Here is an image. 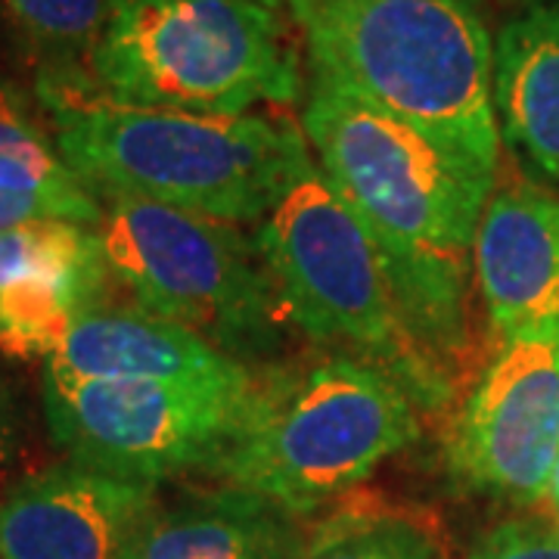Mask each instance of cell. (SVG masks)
Wrapping results in <instances>:
<instances>
[{"label":"cell","instance_id":"obj_23","mask_svg":"<svg viewBox=\"0 0 559 559\" xmlns=\"http://www.w3.org/2000/svg\"><path fill=\"white\" fill-rule=\"evenodd\" d=\"M261 3H267V7H280V0H261Z\"/></svg>","mask_w":559,"mask_h":559},{"label":"cell","instance_id":"obj_14","mask_svg":"<svg viewBox=\"0 0 559 559\" xmlns=\"http://www.w3.org/2000/svg\"><path fill=\"white\" fill-rule=\"evenodd\" d=\"M500 140L559 193V0L513 16L495 40Z\"/></svg>","mask_w":559,"mask_h":559},{"label":"cell","instance_id":"obj_4","mask_svg":"<svg viewBox=\"0 0 559 559\" xmlns=\"http://www.w3.org/2000/svg\"><path fill=\"white\" fill-rule=\"evenodd\" d=\"M417 399L385 370L326 355L255 377L240 429L212 473L308 516L419 439Z\"/></svg>","mask_w":559,"mask_h":559},{"label":"cell","instance_id":"obj_20","mask_svg":"<svg viewBox=\"0 0 559 559\" xmlns=\"http://www.w3.org/2000/svg\"><path fill=\"white\" fill-rule=\"evenodd\" d=\"M40 138L44 131L38 128V121L32 119L25 97L16 87L0 81V153Z\"/></svg>","mask_w":559,"mask_h":559},{"label":"cell","instance_id":"obj_1","mask_svg":"<svg viewBox=\"0 0 559 559\" xmlns=\"http://www.w3.org/2000/svg\"><path fill=\"white\" fill-rule=\"evenodd\" d=\"M301 131L377 246L411 340L448 373L469 342L466 277L498 175L314 69Z\"/></svg>","mask_w":559,"mask_h":559},{"label":"cell","instance_id":"obj_2","mask_svg":"<svg viewBox=\"0 0 559 559\" xmlns=\"http://www.w3.org/2000/svg\"><path fill=\"white\" fill-rule=\"evenodd\" d=\"M40 97L53 143L97 197L150 200L205 218L264 221L314 156L305 131L271 116H193L106 97L81 75H50Z\"/></svg>","mask_w":559,"mask_h":559},{"label":"cell","instance_id":"obj_10","mask_svg":"<svg viewBox=\"0 0 559 559\" xmlns=\"http://www.w3.org/2000/svg\"><path fill=\"white\" fill-rule=\"evenodd\" d=\"M159 503L156 481L69 460L0 500V559H124Z\"/></svg>","mask_w":559,"mask_h":559},{"label":"cell","instance_id":"obj_16","mask_svg":"<svg viewBox=\"0 0 559 559\" xmlns=\"http://www.w3.org/2000/svg\"><path fill=\"white\" fill-rule=\"evenodd\" d=\"M301 559H451L441 538L417 516L355 503L340 507L308 535Z\"/></svg>","mask_w":559,"mask_h":559},{"label":"cell","instance_id":"obj_15","mask_svg":"<svg viewBox=\"0 0 559 559\" xmlns=\"http://www.w3.org/2000/svg\"><path fill=\"white\" fill-rule=\"evenodd\" d=\"M116 283L103 249L69 271L38 274L0 289V352L10 358H50L79 314L109 305Z\"/></svg>","mask_w":559,"mask_h":559},{"label":"cell","instance_id":"obj_18","mask_svg":"<svg viewBox=\"0 0 559 559\" xmlns=\"http://www.w3.org/2000/svg\"><path fill=\"white\" fill-rule=\"evenodd\" d=\"M28 38L60 60H87L97 47L109 0H0Z\"/></svg>","mask_w":559,"mask_h":559},{"label":"cell","instance_id":"obj_13","mask_svg":"<svg viewBox=\"0 0 559 559\" xmlns=\"http://www.w3.org/2000/svg\"><path fill=\"white\" fill-rule=\"evenodd\" d=\"M301 516L237 485L159 503L124 559H301Z\"/></svg>","mask_w":559,"mask_h":559},{"label":"cell","instance_id":"obj_12","mask_svg":"<svg viewBox=\"0 0 559 559\" xmlns=\"http://www.w3.org/2000/svg\"><path fill=\"white\" fill-rule=\"evenodd\" d=\"M44 370L75 380L237 382L255 377L252 367L224 355L200 333L112 301L79 314Z\"/></svg>","mask_w":559,"mask_h":559},{"label":"cell","instance_id":"obj_8","mask_svg":"<svg viewBox=\"0 0 559 559\" xmlns=\"http://www.w3.org/2000/svg\"><path fill=\"white\" fill-rule=\"evenodd\" d=\"M255 377L237 382L75 380L44 370V417L69 460L156 481L215 466L240 429Z\"/></svg>","mask_w":559,"mask_h":559},{"label":"cell","instance_id":"obj_21","mask_svg":"<svg viewBox=\"0 0 559 559\" xmlns=\"http://www.w3.org/2000/svg\"><path fill=\"white\" fill-rule=\"evenodd\" d=\"M7 439H10V404H7V392L0 385V454L7 448Z\"/></svg>","mask_w":559,"mask_h":559},{"label":"cell","instance_id":"obj_11","mask_svg":"<svg viewBox=\"0 0 559 559\" xmlns=\"http://www.w3.org/2000/svg\"><path fill=\"white\" fill-rule=\"evenodd\" d=\"M473 271L498 342L559 340V193L535 180L495 187Z\"/></svg>","mask_w":559,"mask_h":559},{"label":"cell","instance_id":"obj_9","mask_svg":"<svg viewBox=\"0 0 559 559\" xmlns=\"http://www.w3.org/2000/svg\"><path fill=\"white\" fill-rule=\"evenodd\" d=\"M559 457V340L500 342L448 436V466L466 488L538 503Z\"/></svg>","mask_w":559,"mask_h":559},{"label":"cell","instance_id":"obj_6","mask_svg":"<svg viewBox=\"0 0 559 559\" xmlns=\"http://www.w3.org/2000/svg\"><path fill=\"white\" fill-rule=\"evenodd\" d=\"M255 242L286 323L311 342L352 352V358L385 370L419 407L439 411L448 404V373L411 340L377 246L318 159L259 221Z\"/></svg>","mask_w":559,"mask_h":559},{"label":"cell","instance_id":"obj_3","mask_svg":"<svg viewBox=\"0 0 559 559\" xmlns=\"http://www.w3.org/2000/svg\"><path fill=\"white\" fill-rule=\"evenodd\" d=\"M286 7L314 72L498 175L495 40L469 0H286Z\"/></svg>","mask_w":559,"mask_h":559},{"label":"cell","instance_id":"obj_22","mask_svg":"<svg viewBox=\"0 0 559 559\" xmlns=\"http://www.w3.org/2000/svg\"><path fill=\"white\" fill-rule=\"evenodd\" d=\"M550 503H554V510H557V520H559V457H557V466H554V479H550Z\"/></svg>","mask_w":559,"mask_h":559},{"label":"cell","instance_id":"obj_7","mask_svg":"<svg viewBox=\"0 0 559 559\" xmlns=\"http://www.w3.org/2000/svg\"><path fill=\"white\" fill-rule=\"evenodd\" d=\"M97 240L134 308L200 333L246 367L280 348L286 314L277 286L255 237L237 224L116 197Z\"/></svg>","mask_w":559,"mask_h":559},{"label":"cell","instance_id":"obj_19","mask_svg":"<svg viewBox=\"0 0 559 559\" xmlns=\"http://www.w3.org/2000/svg\"><path fill=\"white\" fill-rule=\"evenodd\" d=\"M466 559H559V522L503 520L473 540Z\"/></svg>","mask_w":559,"mask_h":559},{"label":"cell","instance_id":"obj_17","mask_svg":"<svg viewBox=\"0 0 559 559\" xmlns=\"http://www.w3.org/2000/svg\"><path fill=\"white\" fill-rule=\"evenodd\" d=\"M100 252L97 230L69 221H35L0 230V289L38 274L69 271Z\"/></svg>","mask_w":559,"mask_h":559},{"label":"cell","instance_id":"obj_5","mask_svg":"<svg viewBox=\"0 0 559 559\" xmlns=\"http://www.w3.org/2000/svg\"><path fill=\"white\" fill-rule=\"evenodd\" d=\"M87 69L112 100L193 116L301 94L296 47L261 0H109Z\"/></svg>","mask_w":559,"mask_h":559}]
</instances>
